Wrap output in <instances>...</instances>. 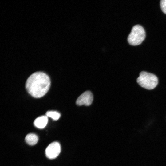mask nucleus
Segmentation results:
<instances>
[{
	"label": "nucleus",
	"instance_id": "obj_9",
	"mask_svg": "<svg viewBox=\"0 0 166 166\" xmlns=\"http://www.w3.org/2000/svg\"><path fill=\"white\" fill-rule=\"evenodd\" d=\"M160 6L163 12L166 14V0H161L160 1Z\"/></svg>",
	"mask_w": 166,
	"mask_h": 166
},
{
	"label": "nucleus",
	"instance_id": "obj_4",
	"mask_svg": "<svg viewBox=\"0 0 166 166\" xmlns=\"http://www.w3.org/2000/svg\"><path fill=\"white\" fill-rule=\"evenodd\" d=\"M61 151V147L60 144L57 142H54L47 147L45 150V154L48 158L53 159L58 156Z\"/></svg>",
	"mask_w": 166,
	"mask_h": 166
},
{
	"label": "nucleus",
	"instance_id": "obj_8",
	"mask_svg": "<svg viewBox=\"0 0 166 166\" xmlns=\"http://www.w3.org/2000/svg\"><path fill=\"white\" fill-rule=\"evenodd\" d=\"M46 115L47 117H49L54 120H58L61 116L60 114L55 111H48L46 113Z\"/></svg>",
	"mask_w": 166,
	"mask_h": 166
},
{
	"label": "nucleus",
	"instance_id": "obj_2",
	"mask_svg": "<svg viewBox=\"0 0 166 166\" xmlns=\"http://www.w3.org/2000/svg\"><path fill=\"white\" fill-rule=\"evenodd\" d=\"M136 81L140 86L148 90L154 88L158 82V78L155 75L144 71L140 72Z\"/></svg>",
	"mask_w": 166,
	"mask_h": 166
},
{
	"label": "nucleus",
	"instance_id": "obj_5",
	"mask_svg": "<svg viewBox=\"0 0 166 166\" xmlns=\"http://www.w3.org/2000/svg\"><path fill=\"white\" fill-rule=\"evenodd\" d=\"M93 96L92 93L89 91H86L77 98L76 104L78 106L84 105L86 106L90 105L92 103Z\"/></svg>",
	"mask_w": 166,
	"mask_h": 166
},
{
	"label": "nucleus",
	"instance_id": "obj_1",
	"mask_svg": "<svg viewBox=\"0 0 166 166\" xmlns=\"http://www.w3.org/2000/svg\"><path fill=\"white\" fill-rule=\"evenodd\" d=\"M50 85L49 77L46 73L36 72L31 75L26 83L28 92L35 98H40L47 92Z\"/></svg>",
	"mask_w": 166,
	"mask_h": 166
},
{
	"label": "nucleus",
	"instance_id": "obj_3",
	"mask_svg": "<svg viewBox=\"0 0 166 166\" xmlns=\"http://www.w3.org/2000/svg\"><path fill=\"white\" fill-rule=\"evenodd\" d=\"M145 33L143 27L136 25L132 28L128 37V41L131 45L135 46L140 44L144 39Z\"/></svg>",
	"mask_w": 166,
	"mask_h": 166
},
{
	"label": "nucleus",
	"instance_id": "obj_7",
	"mask_svg": "<svg viewBox=\"0 0 166 166\" xmlns=\"http://www.w3.org/2000/svg\"><path fill=\"white\" fill-rule=\"evenodd\" d=\"M25 140L26 143L30 145H34L37 143L38 140V137L35 134L29 133L26 136Z\"/></svg>",
	"mask_w": 166,
	"mask_h": 166
},
{
	"label": "nucleus",
	"instance_id": "obj_6",
	"mask_svg": "<svg viewBox=\"0 0 166 166\" xmlns=\"http://www.w3.org/2000/svg\"><path fill=\"white\" fill-rule=\"evenodd\" d=\"M48 122V117L46 116H43L37 117L34 120V123L35 127L42 129L45 127Z\"/></svg>",
	"mask_w": 166,
	"mask_h": 166
}]
</instances>
